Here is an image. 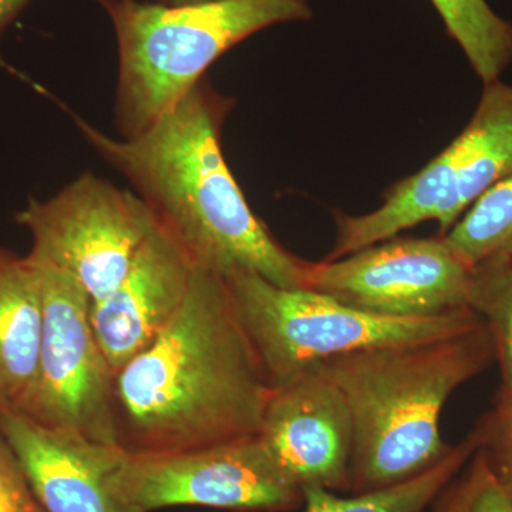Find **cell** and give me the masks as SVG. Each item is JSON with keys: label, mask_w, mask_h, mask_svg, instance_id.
<instances>
[{"label": "cell", "mask_w": 512, "mask_h": 512, "mask_svg": "<svg viewBox=\"0 0 512 512\" xmlns=\"http://www.w3.org/2000/svg\"><path fill=\"white\" fill-rule=\"evenodd\" d=\"M477 447L476 434L471 431L440 463L419 476L349 498L338 497L325 488H306L305 512H424L473 458Z\"/></svg>", "instance_id": "obj_15"}, {"label": "cell", "mask_w": 512, "mask_h": 512, "mask_svg": "<svg viewBox=\"0 0 512 512\" xmlns=\"http://www.w3.org/2000/svg\"><path fill=\"white\" fill-rule=\"evenodd\" d=\"M471 493L470 473L464 474L460 480L454 478L446 490L440 494L434 505V512H467L468 498Z\"/></svg>", "instance_id": "obj_22"}, {"label": "cell", "mask_w": 512, "mask_h": 512, "mask_svg": "<svg viewBox=\"0 0 512 512\" xmlns=\"http://www.w3.org/2000/svg\"><path fill=\"white\" fill-rule=\"evenodd\" d=\"M495 360L484 323L416 343L360 350L319 363L339 387L352 419L353 494L403 483L450 453L440 419L451 394Z\"/></svg>", "instance_id": "obj_3"}, {"label": "cell", "mask_w": 512, "mask_h": 512, "mask_svg": "<svg viewBox=\"0 0 512 512\" xmlns=\"http://www.w3.org/2000/svg\"><path fill=\"white\" fill-rule=\"evenodd\" d=\"M114 484L134 512L187 505L286 512L303 504V491L276 467L258 436L171 456L124 451Z\"/></svg>", "instance_id": "obj_9"}, {"label": "cell", "mask_w": 512, "mask_h": 512, "mask_svg": "<svg viewBox=\"0 0 512 512\" xmlns=\"http://www.w3.org/2000/svg\"><path fill=\"white\" fill-rule=\"evenodd\" d=\"M470 308L484 323L500 367L494 403H512V252L471 266Z\"/></svg>", "instance_id": "obj_17"}, {"label": "cell", "mask_w": 512, "mask_h": 512, "mask_svg": "<svg viewBox=\"0 0 512 512\" xmlns=\"http://www.w3.org/2000/svg\"><path fill=\"white\" fill-rule=\"evenodd\" d=\"M212 2V0H160L158 3L168 6L194 5V3Z\"/></svg>", "instance_id": "obj_24"}, {"label": "cell", "mask_w": 512, "mask_h": 512, "mask_svg": "<svg viewBox=\"0 0 512 512\" xmlns=\"http://www.w3.org/2000/svg\"><path fill=\"white\" fill-rule=\"evenodd\" d=\"M484 86L512 63V25L487 0H429Z\"/></svg>", "instance_id": "obj_16"}, {"label": "cell", "mask_w": 512, "mask_h": 512, "mask_svg": "<svg viewBox=\"0 0 512 512\" xmlns=\"http://www.w3.org/2000/svg\"><path fill=\"white\" fill-rule=\"evenodd\" d=\"M43 333L39 271L28 255L0 248V413H16L33 380Z\"/></svg>", "instance_id": "obj_14"}, {"label": "cell", "mask_w": 512, "mask_h": 512, "mask_svg": "<svg viewBox=\"0 0 512 512\" xmlns=\"http://www.w3.org/2000/svg\"><path fill=\"white\" fill-rule=\"evenodd\" d=\"M30 232L29 255L76 279L93 302L113 292L156 228L137 194L92 173L45 201L30 200L16 217Z\"/></svg>", "instance_id": "obj_8"}, {"label": "cell", "mask_w": 512, "mask_h": 512, "mask_svg": "<svg viewBox=\"0 0 512 512\" xmlns=\"http://www.w3.org/2000/svg\"><path fill=\"white\" fill-rule=\"evenodd\" d=\"M512 175V86H484L473 117L443 151L416 174L394 184L375 211L338 214L336 239L325 261L436 221L443 237L494 185Z\"/></svg>", "instance_id": "obj_6"}, {"label": "cell", "mask_w": 512, "mask_h": 512, "mask_svg": "<svg viewBox=\"0 0 512 512\" xmlns=\"http://www.w3.org/2000/svg\"><path fill=\"white\" fill-rule=\"evenodd\" d=\"M258 439L302 491H350L352 419L345 396L320 365L272 389Z\"/></svg>", "instance_id": "obj_11"}, {"label": "cell", "mask_w": 512, "mask_h": 512, "mask_svg": "<svg viewBox=\"0 0 512 512\" xmlns=\"http://www.w3.org/2000/svg\"><path fill=\"white\" fill-rule=\"evenodd\" d=\"M0 512H47L0 431Z\"/></svg>", "instance_id": "obj_20"}, {"label": "cell", "mask_w": 512, "mask_h": 512, "mask_svg": "<svg viewBox=\"0 0 512 512\" xmlns=\"http://www.w3.org/2000/svg\"><path fill=\"white\" fill-rule=\"evenodd\" d=\"M32 0H0V35L12 23V20L22 12ZM104 9L109 8L114 0H96Z\"/></svg>", "instance_id": "obj_23"}, {"label": "cell", "mask_w": 512, "mask_h": 512, "mask_svg": "<svg viewBox=\"0 0 512 512\" xmlns=\"http://www.w3.org/2000/svg\"><path fill=\"white\" fill-rule=\"evenodd\" d=\"M477 451L512 497V403H494L474 427Z\"/></svg>", "instance_id": "obj_19"}, {"label": "cell", "mask_w": 512, "mask_h": 512, "mask_svg": "<svg viewBox=\"0 0 512 512\" xmlns=\"http://www.w3.org/2000/svg\"><path fill=\"white\" fill-rule=\"evenodd\" d=\"M0 431L47 512H134L114 477L124 450L0 413Z\"/></svg>", "instance_id": "obj_13"}, {"label": "cell", "mask_w": 512, "mask_h": 512, "mask_svg": "<svg viewBox=\"0 0 512 512\" xmlns=\"http://www.w3.org/2000/svg\"><path fill=\"white\" fill-rule=\"evenodd\" d=\"M232 104L202 79L134 137L113 138L77 114L73 119L192 264L222 274L244 269L282 288L306 289L311 261L289 252L256 217L222 154Z\"/></svg>", "instance_id": "obj_2"}, {"label": "cell", "mask_w": 512, "mask_h": 512, "mask_svg": "<svg viewBox=\"0 0 512 512\" xmlns=\"http://www.w3.org/2000/svg\"><path fill=\"white\" fill-rule=\"evenodd\" d=\"M471 266L436 235L390 238L336 259L311 262L306 289L360 311L430 318L470 308Z\"/></svg>", "instance_id": "obj_10"}, {"label": "cell", "mask_w": 512, "mask_h": 512, "mask_svg": "<svg viewBox=\"0 0 512 512\" xmlns=\"http://www.w3.org/2000/svg\"><path fill=\"white\" fill-rule=\"evenodd\" d=\"M195 265L157 227L143 242L120 285L92 303V325L114 375L173 322L190 291Z\"/></svg>", "instance_id": "obj_12"}, {"label": "cell", "mask_w": 512, "mask_h": 512, "mask_svg": "<svg viewBox=\"0 0 512 512\" xmlns=\"http://www.w3.org/2000/svg\"><path fill=\"white\" fill-rule=\"evenodd\" d=\"M468 473L471 493L467 512H512L511 495L498 483L478 451L473 456Z\"/></svg>", "instance_id": "obj_21"}, {"label": "cell", "mask_w": 512, "mask_h": 512, "mask_svg": "<svg viewBox=\"0 0 512 512\" xmlns=\"http://www.w3.org/2000/svg\"><path fill=\"white\" fill-rule=\"evenodd\" d=\"M271 393L225 275L195 266L173 322L116 375L117 446L171 456L258 436Z\"/></svg>", "instance_id": "obj_1"}, {"label": "cell", "mask_w": 512, "mask_h": 512, "mask_svg": "<svg viewBox=\"0 0 512 512\" xmlns=\"http://www.w3.org/2000/svg\"><path fill=\"white\" fill-rule=\"evenodd\" d=\"M28 256L42 281L43 333L35 380L16 414L117 446L116 375L94 333L92 299L62 269Z\"/></svg>", "instance_id": "obj_7"}, {"label": "cell", "mask_w": 512, "mask_h": 512, "mask_svg": "<svg viewBox=\"0 0 512 512\" xmlns=\"http://www.w3.org/2000/svg\"><path fill=\"white\" fill-rule=\"evenodd\" d=\"M119 47L116 120L134 137L174 107L215 60L271 26L312 18L309 0H212L194 5L114 0Z\"/></svg>", "instance_id": "obj_4"}, {"label": "cell", "mask_w": 512, "mask_h": 512, "mask_svg": "<svg viewBox=\"0 0 512 512\" xmlns=\"http://www.w3.org/2000/svg\"><path fill=\"white\" fill-rule=\"evenodd\" d=\"M443 238L470 266L512 252V175L481 195Z\"/></svg>", "instance_id": "obj_18"}, {"label": "cell", "mask_w": 512, "mask_h": 512, "mask_svg": "<svg viewBox=\"0 0 512 512\" xmlns=\"http://www.w3.org/2000/svg\"><path fill=\"white\" fill-rule=\"evenodd\" d=\"M224 275L272 389L333 357L450 338L483 323L473 309L394 318L360 311L309 289L282 288L244 269Z\"/></svg>", "instance_id": "obj_5"}]
</instances>
